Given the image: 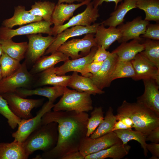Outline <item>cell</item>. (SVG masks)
Returning a JSON list of instances; mask_svg holds the SVG:
<instances>
[{"instance_id": "1", "label": "cell", "mask_w": 159, "mask_h": 159, "mask_svg": "<svg viewBox=\"0 0 159 159\" xmlns=\"http://www.w3.org/2000/svg\"><path fill=\"white\" fill-rule=\"evenodd\" d=\"M89 117L87 112L50 110L45 113L42 118L40 125L57 122L58 138L55 146L43 152L40 155L41 159H62L69 153L79 151L87 137Z\"/></svg>"}, {"instance_id": "2", "label": "cell", "mask_w": 159, "mask_h": 159, "mask_svg": "<svg viewBox=\"0 0 159 159\" xmlns=\"http://www.w3.org/2000/svg\"><path fill=\"white\" fill-rule=\"evenodd\" d=\"M116 115L127 116L132 121L136 130L147 135L159 126V116L143 105L124 100L117 109Z\"/></svg>"}, {"instance_id": "3", "label": "cell", "mask_w": 159, "mask_h": 159, "mask_svg": "<svg viewBox=\"0 0 159 159\" xmlns=\"http://www.w3.org/2000/svg\"><path fill=\"white\" fill-rule=\"evenodd\" d=\"M58 138L57 123L52 122L39 126L22 144L26 153L29 156L37 150L45 152L51 150L55 146Z\"/></svg>"}, {"instance_id": "4", "label": "cell", "mask_w": 159, "mask_h": 159, "mask_svg": "<svg viewBox=\"0 0 159 159\" xmlns=\"http://www.w3.org/2000/svg\"><path fill=\"white\" fill-rule=\"evenodd\" d=\"M91 95L71 90L67 87L59 101L54 104V111H74L88 112L93 109Z\"/></svg>"}, {"instance_id": "5", "label": "cell", "mask_w": 159, "mask_h": 159, "mask_svg": "<svg viewBox=\"0 0 159 159\" xmlns=\"http://www.w3.org/2000/svg\"><path fill=\"white\" fill-rule=\"evenodd\" d=\"M1 95L6 101L12 112L21 119H28L33 117L32 110L41 105L44 100L26 99L14 92Z\"/></svg>"}, {"instance_id": "6", "label": "cell", "mask_w": 159, "mask_h": 159, "mask_svg": "<svg viewBox=\"0 0 159 159\" xmlns=\"http://www.w3.org/2000/svg\"><path fill=\"white\" fill-rule=\"evenodd\" d=\"M94 33H88L82 39L67 41L57 49L65 55L74 59L86 56L92 48L97 46Z\"/></svg>"}, {"instance_id": "7", "label": "cell", "mask_w": 159, "mask_h": 159, "mask_svg": "<svg viewBox=\"0 0 159 159\" xmlns=\"http://www.w3.org/2000/svg\"><path fill=\"white\" fill-rule=\"evenodd\" d=\"M32 80V75L27 70L26 61H25L16 72L3 79L0 82V94L15 93L18 88L27 87Z\"/></svg>"}, {"instance_id": "8", "label": "cell", "mask_w": 159, "mask_h": 159, "mask_svg": "<svg viewBox=\"0 0 159 159\" xmlns=\"http://www.w3.org/2000/svg\"><path fill=\"white\" fill-rule=\"evenodd\" d=\"M52 24L51 22L44 20L26 24L15 29L4 26L0 27V39H12L19 35H29L38 33H44L52 35Z\"/></svg>"}, {"instance_id": "9", "label": "cell", "mask_w": 159, "mask_h": 159, "mask_svg": "<svg viewBox=\"0 0 159 159\" xmlns=\"http://www.w3.org/2000/svg\"><path fill=\"white\" fill-rule=\"evenodd\" d=\"M54 104L49 101L46 102L34 117L28 119H21L17 130L12 134L14 140L23 143L29 135L40 125L41 119L46 112L51 110Z\"/></svg>"}, {"instance_id": "10", "label": "cell", "mask_w": 159, "mask_h": 159, "mask_svg": "<svg viewBox=\"0 0 159 159\" xmlns=\"http://www.w3.org/2000/svg\"><path fill=\"white\" fill-rule=\"evenodd\" d=\"M122 143L114 131L92 139L86 137L82 142L79 151L85 156L106 149L117 144Z\"/></svg>"}, {"instance_id": "11", "label": "cell", "mask_w": 159, "mask_h": 159, "mask_svg": "<svg viewBox=\"0 0 159 159\" xmlns=\"http://www.w3.org/2000/svg\"><path fill=\"white\" fill-rule=\"evenodd\" d=\"M82 12L73 16L66 23L52 28V35L56 37L66 29L75 26H89L95 22L99 17L98 7L94 6L93 2H90Z\"/></svg>"}, {"instance_id": "12", "label": "cell", "mask_w": 159, "mask_h": 159, "mask_svg": "<svg viewBox=\"0 0 159 159\" xmlns=\"http://www.w3.org/2000/svg\"><path fill=\"white\" fill-rule=\"evenodd\" d=\"M26 36L29 42L26 54L27 59L34 63L44 54L56 37L50 35L44 37L41 33L27 35Z\"/></svg>"}, {"instance_id": "13", "label": "cell", "mask_w": 159, "mask_h": 159, "mask_svg": "<svg viewBox=\"0 0 159 159\" xmlns=\"http://www.w3.org/2000/svg\"><path fill=\"white\" fill-rule=\"evenodd\" d=\"M131 62L135 74L133 80L137 81L152 79L159 84V69L141 52L138 54Z\"/></svg>"}, {"instance_id": "14", "label": "cell", "mask_w": 159, "mask_h": 159, "mask_svg": "<svg viewBox=\"0 0 159 159\" xmlns=\"http://www.w3.org/2000/svg\"><path fill=\"white\" fill-rule=\"evenodd\" d=\"M100 23H95L89 26H75L67 28L58 34L54 41L46 51L44 54H51L57 51L58 48L69 39L88 33H96Z\"/></svg>"}, {"instance_id": "15", "label": "cell", "mask_w": 159, "mask_h": 159, "mask_svg": "<svg viewBox=\"0 0 159 159\" xmlns=\"http://www.w3.org/2000/svg\"><path fill=\"white\" fill-rule=\"evenodd\" d=\"M143 93L137 98L136 102L149 109L159 116V84L154 80H143Z\"/></svg>"}, {"instance_id": "16", "label": "cell", "mask_w": 159, "mask_h": 159, "mask_svg": "<svg viewBox=\"0 0 159 159\" xmlns=\"http://www.w3.org/2000/svg\"><path fill=\"white\" fill-rule=\"evenodd\" d=\"M117 60L116 54L111 52V55L103 62L98 71L94 74H91L89 77L99 89L103 90L110 86L112 82V76Z\"/></svg>"}, {"instance_id": "17", "label": "cell", "mask_w": 159, "mask_h": 159, "mask_svg": "<svg viewBox=\"0 0 159 159\" xmlns=\"http://www.w3.org/2000/svg\"><path fill=\"white\" fill-rule=\"evenodd\" d=\"M149 23V21L138 16L131 21L118 25L117 28L120 30L121 36L118 42L121 43L134 39L141 41L140 36L145 33Z\"/></svg>"}, {"instance_id": "18", "label": "cell", "mask_w": 159, "mask_h": 159, "mask_svg": "<svg viewBox=\"0 0 159 159\" xmlns=\"http://www.w3.org/2000/svg\"><path fill=\"white\" fill-rule=\"evenodd\" d=\"M90 1L91 0H85L76 4L63 3L57 4L52 15L51 22L54 24V26L62 25L65 21L73 16L76 9L83 5H87Z\"/></svg>"}, {"instance_id": "19", "label": "cell", "mask_w": 159, "mask_h": 159, "mask_svg": "<svg viewBox=\"0 0 159 159\" xmlns=\"http://www.w3.org/2000/svg\"><path fill=\"white\" fill-rule=\"evenodd\" d=\"M67 87L58 86L40 87L34 89L20 88L17 89L15 93L24 98L34 95L45 97L48 98L49 102L54 103L58 97L63 95Z\"/></svg>"}, {"instance_id": "20", "label": "cell", "mask_w": 159, "mask_h": 159, "mask_svg": "<svg viewBox=\"0 0 159 159\" xmlns=\"http://www.w3.org/2000/svg\"><path fill=\"white\" fill-rule=\"evenodd\" d=\"M95 38L97 47L102 46L106 49L121 37V32L117 27L109 26L108 28L101 23L98 26Z\"/></svg>"}, {"instance_id": "21", "label": "cell", "mask_w": 159, "mask_h": 159, "mask_svg": "<svg viewBox=\"0 0 159 159\" xmlns=\"http://www.w3.org/2000/svg\"><path fill=\"white\" fill-rule=\"evenodd\" d=\"M97 47V46L92 47L89 53L86 56L74 59H69L60 66L54 67L55 73L62 76L70 72H79L86 65L93 62V57Z\"/></svg>"}, {"instance_id": "22", "label": "cell", "mask_w": 159, "mask_h": 159, "mask_svg": "<svg viewBox=\"0 0 159 159\" xmlns=\"http://www.w3.org/2000/svg\"><path fill=\"white\" fill-rule=\"evenodd\" d=\"M42 20L43 19L41 17L34 16L29 10H26L24 6H18L14 8L13 16L4 20L2 25L11 29L15 26L26 24Z\"/></svg>"}, {"instance_id": "23", "label": "cell", "mask_w": 159, "mask_h": 159, "mask_svg": "<svg viewBox=\"0 0 159 159\" xmlns=\"http://www.w3.org/2000/svg\"><path fill=\"white\" fill-rule=\"evenodd\" d=\"M67 87L80 92H86L93 95L104 94L105 91L98 88L91 79L88 77L80 76L74 72Z\"/></svg>"}, {"instance_id": "24", "label": "cell", "mask_w": 159, "mask_h": 159, "mask_svg": "<svg viewBox=\"0 0 159 159\" xmlns=\"http://www.w3.org/2000/svg\"><path fill=\"white\" fill-rule=\"evenodd\" d=\"M141 41L134 39L129 42L121 43L111 52L116 54L118 60L131 61L138 54L144 50V45L143 43H141Z\"/></svg>"}, {"instance_id": "25", "label": "cell", "mask_w": 159, "mask_h": 159, "mask_svg": "<svg viewBox=\"0 0 159 159\" xmlns=\"http://www.w3.org/2000/svg\"><path fill=\"white\" fill-rule=\"evenodd\" d=\"M138 0H124L110 14V16L101 23L105 26L116 27L123 23L127 13L136 7Z\"/></svg>"}, {"instance_id": "26", "label": "cell", "mask_w": 159, "mask_h": 159, "mask_svg": "<svg viewBox=\"0 0 159 159\" xmlns=\"http://www.w3.org/2000/svg\"><path fill=\"white\" fill-rule=\"evenodd\" d=\"M131 146L127 144H116L106 149L88 155L85 159H104L107 158L120 159L127 155Z\"/></svg>"}, {"instance_id": "27", "label": "cell", "mask_w": 159, "mask_h": 159, "mask_svg": "<svg viewBox=\"0 0 159 159\" xmlns=\"http://www.w3.org/2000/svg\"><path fill=\"white\" fill-rule=\"evenodd\" d=\"M69 57L57 50L48 56H42L35 63L30 72L32 75L41 73L58 63L69 59Z\"/></svg>"}, {"instance_id": "28", "label": "cell", "mask_w": 159, "mask_h": 159, "mask_svg": "<svg viewBox=\"0 0 159 159\" xmlns=\"http://www.w3.org/2000/svg\"><path fill=\"white\" fill-rule=\"evenodd\" d=\"M29 156L22 143L14 140L0 143V159H27Z\"/></svg>"}, {"instance_id": "29", "label": "cell", "mask_w": 159, "mask_h": 159, "mask_svg": "<svg viewBox=\"0 0 159 159\" xmlns=\"http://www.w3.org/2000/svg\"><path fill=\"white\" fill-rule=\"evenodd\" d=\"M0 42L4 52L11 57L20 62L25 57L28 48V43H16L11 39H0Z\"/></svg>"}, {"instance_id": "30", "label": "cell", "mask_w": 159, "mask_h": 159, "mask_svg": "<svg viewBox=\"0 0 159 159\" xmlns=\"http://www.w3.org/2000/svg\"><path fill=\"white\" fill-rule=\"evenodd\" d=\"M54 67H52L41 72L38 86L50 85L67 87L71 75H58L55 73Z\"/></svg>"}, {"instance_id": "31", "label": "cell", "mask_w": 159, "mask_h": 159, "mask_svg": "<svg viewBox=\"0 0 159 159\" xmlns=\"http://www.w3.org/2000/svg\"><path fill=\"white\" fill-rule=\"evenodd\" d=\"M114 132L123 144H127L130 141L132 140L138 142L143 149L145 156H147L148 151L146 148V135L140 132L132 130H118Z\"/></svg>"}, {"instance_id": "32", "label": "cell", "mask_w": 159, "mask_h": 159, "mask_svg": "<svg viewBox=\"0 0 159 159\" xmlns=\"http://www.w3.org/2000/svg\"><path fill=\"white\" fill-rule=\"evenodd\" d=\"M113 112V108L109 107L102 122L89 137L90 138H95L112 131L117 121L116 115H114Z\"/></svg>"}, {"instance_id": "33", "label": "cell", "mask_w": 159, "mask_h": 159, "mask_svg": "<svg viewBox=\"0 0 159 159\" xmlns=\"http://www.w3.org/2000/svg\"><path fill=\"white\" fill-rule=\"evenodd\" d=\"M136 7L143 10L145 20L159 21V0H138Z\"/></svg>"}, {"instance_id": "34", "label": "cell", "mask_w": 159, "mask_h": 159, "mask_svg": "<svg viewBox=\"0 0 159 159\" xmlns=\"http://www.w3.org/2000/svg\"><path fill=\"white\" fill-rule=\"evenodd\" d=\"M54 3L49 1H38L29 10L33 15L41 17L43 20L51 22L52 16L55 6Z\"/></svg>"}, {"instance_id": "35", "label": "cell", "mask_w": 159, "mask_h": 159, "mask_svg": "<svg viewBox=\"0 0 159 159\" xmlns=\"http://www.w3.org/2000/svg\"><path fill=\"white\" fill-rule=\"evenodd\" d=\"M144 50L140 52L149 61L159 69V41L148 39L143 43Z\"/></svg>"}, {"instance_id": "36", "label": "cell", "mask_w": 159, "mask_h": 159, "mask_svg": "<svg viewBox=\"0 0 159 159\" xmlns=\"http://www.w3.org/2000/svg\"><path fill=\"white\" fill-rule=\"evenodd\" d=\"M135 72L130 61H121L117 60L112 76L111 80L123 78H133L135 76Z\"/></svg>"}, {"instance_id": "37", "label": "cell", "mask_w": 159, "mask_h": 159, "mask_svg": "<svg viewBox=\"0 0 159 159\" xmlns=\"http://www.w3.org/2000/svg\"><path fill=\"white\" fill-rule=\"evenodd\" d=\"M0 63L3 78L12 75L20 67V62L3 52L0 58Z\"/></svg>"}, {"instance_id": "38", "label": "cell", "mask_w": 159, "mask_h": 159, "mask_svg": "<svg viewBox=\"0 0 159 159\" xmlns=\"http://www.w3.org/2000/svg\"><path fill=\"white\" fill-rule=\"evenodd\" d=\"M89 117L87 126V137H89L101 123L104 118V113L101 107H96L92 110Z\"/></svg>"}, {"instance_id": "39", "label": "cell", "mask_w": 159, "mask_h": 159, "mask_svg": "<svg viewBox=\"0 0 159 159\" xmlns=\"http://www.w3.org/2000/svg\"><path fill=\"white\" fill-rule=\"evenodd\" d=\"M0 114L7 119L8 123L12 129L16 128L21 119L11 111L6 100L0 94Z\"/></svg>"}, {"instance_id": "40", "label": "cell", "mask_w": 159, "mask_h": 159, "mask_svg": "<svg viewBox=\"0 0 159 159\" xmlns=\"http://www.w3.org/2000/svg\"><path fill=\"white\" fill-rule=\"evenodd\" d=\"M141 38L155 40H159V24H150L147 26L145 33L140 36Z\"/></svg>"}, {"instance_id": "41", "label": "cell", "mask_w": 159, "mask_h": 159, "mask_svg": "<svg viewBox=\"0 0 159 159\" xmlns=\"http://www.w3.org/2000/svg\"><path fill=\"white\" fill-rule=\"evenodd\" d=\"M102 62H92L86 65L79 72L82 76L89 77L91 74H94L98 71Z\"/></svg>"}, {"instance_id": "42", "label": "cell", "mask_w": 159, "mask_h": 159, "mask_svg": "<svg viewBox=\"0 0 159 159\" xmlns=\"http://www.w3.org/2000/svg\"><path fill=\"white\" fill-rule=\"evenodd\" d=\"M97 49L93 57V62H103L111 54L102 46L97 47Z\"/></svg>"}, {"instance_id": "43", "label": "cell", "mask_w": 159, "mask_h": 159, "mask_svg": "<svg viewBox=\"0 0 159 159\" xmlns=\"http://www.w3.org/2000/svg\"><path fill=\"white\" fill-rule=\"evenodd\" d=\"M146 148L148 151H149L152 155L150 159H159V144L152 143L146 144Z\"/></svg>"}, {"instance_id": "44", "label": "cell", "mask_w": 159, "mask_h": 159, "mask_svg": "<svg viewBox=\"0 0 159 159\" xmlns=\"http://www.w3.org/2000/svg\"><path fill=\"white\" fill-rule=\"evenodd\" d=\"M146 141H149L152 143H159V126L152 130L146 135Z\"/></svg>"}, {"instance_id": "45", "label": "cell", "mask_w": 159, "mask_h": 159, "mask_svg": "<svg viewBox=\"0 0 159 159\" xmlns=\"http://www.w3.org/2000/svg\"><path fill=\"white\" fill-rule=\"evenodd\" d=\"M117 120H121L125 125L127 126L130 130L134 127V125L132 120L127 116L123 115H115Z\"/></svg>"}, {"instance_id": "46", "label": "cell", "mask_w": 159, "mask_h": 159, "mask_svg": "<svg viewBox=\"0 0 159 159\" xmlns=\"http://www.w3.org/2000/svg\"><path fill=\"white\" fill-rule=\"evenodd\" d=\"M85 157L79 151L69 153L64 156L62 159H85Z\"/></svg>"}, {"instance_id": "47", "label": "cell", "mask_w": 159, "mask_h": 159, "mask_svg": "<svg viewBox=\"0 0 159 159\" xmlns=\"http://www.w3.org/2000/svg\"><path fill=\"white\" fill-rule=\"evenodd\" d=\"M122 0H94L93 2L94 6L98 7L99 5H101L104 2H114L115 3V10L117 8L118 3L122 1Z\"/></svg>"}, {"instance_id": "48", "label": "cell", "mask_w": 159, "mask_h": 159, "mask_svg": "<svg viewBox=\"0 0 159 159\" xmlns=\"http://www.w3.org/2000/svg\"><path fill=\"white\" fill-rule=\"evenodd\" d=\"M115 123L112 131L118 130L129 129L130 130L129 128L125 125L121 120H118Z\"/></svg>"}, {"instance_id": "49", "label": "cell", "mask_w": 159, "mask_h": 159, "mask_svg": "<svg viewBox=\"0 0 159 159\" xmlns=\"http://www.w3.org/2000/svg\"><path fill=\"white\" fill-rule=\"evenodd\" d=\"M85 0H58L57 4H59L64 2L67 4H72L74 2H82Z\"/></svg>"}, {"instance_id": "50", "label": "cell", "mask_w": 159, "mask_h": 159, "mask_svg": "<svg viewBox=\"0 0 159 159\" xmlns=\"http://www.w3.org/2000/svg\"><path fill=\"white\" fill-rule=\"evenodd\" d=\"M3 79V77L2 74L1 69V66H0V82Z\"/></svg>"}, {"instance_id": "51", "label": "cell", "mask_w": 159, "mask_h": 159, "mask_svg": "<svg viewBox=\"0 0 159 159\" xmlns=\"http://www.w3.org/2000/svg\"><path fill=\"white\" fill-rule=\"evenodd\" d=\"M3 50H2V47H1V44L0 43V58L2 55V53L3 52Z\"/></svg>"}]
</instances>
